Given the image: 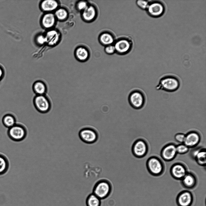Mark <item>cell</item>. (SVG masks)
<instances>
[{
    "label": "cell",
    "mask_w": 206,
    "mask_h": 206,
    "mask_svg": "<svg viewBox=\"0 0 206 206\" xmlns=\"http://www.w3.org/2000/svg\"><path fill=\"white\" fill-rule=\"evenodd\" d=\"M180 84L179 80L177 77L173 75H168L160 78L155 88L157 90L172 92L177 90Z\"/></svg>",
    "instance_id": "cell-1"
},
{
    "label": "cell",
    "mask_w": 206,
    "mask_h": 206,
    "mask_svg": "<svg viewBox=\"0 0 206 206\" xmlns=\"http://www.w3.org/2000/svg\"><path fill=\"white\" fill-rule=\"evenodd\" d=\"M112 186L110 183L105 179L98 181L95 185L93 189V193L100 199L107 198L110 194Z\"/></svg>",
    "instance_id": "cell-2"
},
{
    "label": "cell",
    "mask_w": 206,
    "mask_h": 206,
    "mask_svg": "<svg viewBox=\"0 0 206 206\" xmlns=\"http://www.w3.org/2000/svg\"><path fill=\"white\" fill-rule=\"evenodd\" d=\"M146 166L149 173L154 176H158L164 171L165 167L162 161L159 157L152 156L149 157L146 163Z\"/></svg>",
    "instance_id": "cell-3"
},
{
    "label": "cell",
    "mask_w": 206,
    "mask_h": 206,
    "mask_svg": "<svg viewBox=\"0 0 206 206\" xmlns=\"http://www.w3.org/2000/svg\"><path fill=\"white\" fill-rule=\"evenodd\" d=\"M7 133L11 140L14 141L19 142L26 138L28 131L23 125L16 123L13 126L8 128Z\"/></svg>",
    "instance_id": "cell-4"
},
{
    "label": "cell",
    "mask_w": 206,
    "mask_h": 206,
    "mask_svg": "<svg viewBox=\"0 0 206 206\" xmlns=\"http://www.w3.org/2000/svg\"><path fill=\"white\" fill-rule=\"evenodd\" d=\"M131 106L136 109H141L144 107L146 101L145 95L140 89H135L130 93L128 98Z\"/></svg>",
    "instance_id": "cell-5"
},
{
    "label": "cell",
    "mask_w": 206,
    "mask_h": 206,
    "mask_svg": "<svg viewBox=\"0 0 206 206\" xmlns=\"http://www.w3.org/2000/svg\"><path fill=\"white\" fill-rule=\"evenodd\" d=\"M78 135L82 141L88 144L95 142L98 138V134L97 131L90 127H85L81 129L79 131Z\"/></svg>",
    "instance_id": "cell-6"
},
{
    "label": "cell",
    "mask_w": 206,
    "mask_h": 206,
    "mask_svg": "<svg viewBox=\"0 0 206 206\" xmlns=\"http://www.w3.org/2000/svg\"><path fill=\"white\" fill-rule=\"evenodd\" d=\"M146 10L150 16L153 17H158L164 14L165 6L160 1H153L149 2Z\"/></svg>",
    "instance_id": "cell-7"
},
{
    "label": "cell",
    "mask_w": 206,
    "mask_h": 206,
    "mask_svg": "<svg viewBox=\"0 0 206 206\" xmlns=\"http://www.w3.org/2000/svg\"><path fill=\"white\" fill-rule=\"evenodd\" d=\"M148 150V144L146 142L142 139L136 140L133 143L132 148V152L134 156L141 158L144 157Z\"/></svg>",
    "instance_id": "cell-8"
},
{
    "label": "cell",
    "mask_w": 206,
    "mask_h": 206,
    "mask_svg": "<svg viewBox=\"0 0 206 206\" xmlns=\"http://www.w3.org/2000/svg\"><path fill=\"white\" fill-rule=\"evenodd\" d=\"M34 105L40 112L45 113L50 109L51 104L47 97L45 95H36L33 100Z\"/></svg>",
    "instance_id": "cell-9"
},
{
    "label": "cell",
    "mask_w": 206,
    "mask_h": 206,
    "mask_svg": "<svg viewBox=\"0 0 206 206\" xmlns=\"http://www.w3.org/2000/svg\"><path fill=\"white\" fill-rule=\"evenodd\" d=\"M193 201L192 193L187 190L181 192L177 195L176 199L178 206H191Z\"/></svg>",
    "instance_id": "cell-10"
},
{
    "label": "cell",
    "mask_w": 206,
    "mask_h": 206,
    "mask_svg": "<svg viewBox=\"0 0 206 206\" xmlns=\"http://www.w3.org/2000/svg\"><path fill=\"white\" fill-rule=\"evenodd\" d=\"M177 154L176 145L173 143H170L162 148L161 151V156L164 160L169 161L174 159Z\"/></svg>",
    "instance_id": "cell-11"
},
{
    "label": "cell",
    "mask_w": 206,
    "mask_h": 206,
    "mask_svg": "<svg viewBox=\"0 0 206 206\" xmlns=\"http://www.w3.org/2000/svg\"><path fill=\"white\" fill-rule=\"evenodd\" d=\"M187 168L181 163H176L171 167L170 173L172 176L175 179L181 180L187 173Z\"/></svg>",
    "instance_id": "cell-12"
},
{
    "label": "cell",
    "mask_w": 206,
    "mask_h": 206,
    "mask_svg": "<svg viewBox=\"0 0 206 206\" xmlns=\"http://www.w3.org/2000/svg\"><path fill=\"white\" fill-rule=\"evenodd\" d=\"M201 139V136L198 132L191 131L185 135L183 144L189 148L194 147L198 144Z\"/></svg>",
    "instance_id": "cell-13"
},
{
    "label": "cell",
    "mask_w": 206,
    "mask_h": 206,
    "mask_svg": "<svg viewBox=\"0 0 206 206\" xmlns=\"http://www.w3.org/2000/svg\"><path fill=\"white\" fill-rule=\"evenodd\" d=\"M206 152L205 148L198 147L195 148L191 153L192 157L195 159L197 163L202 166H206Z\"/></svg>",
    "instance_id": "cell-14"
},
{
    "label": "cell",
    "mask_w": 206,
    "mask_h": 206,
    "mask_svg": "<svg viewBox=\"0 0 206 206\" xmlns=\"http://www.w3.org/2000/svg\"><path fill=\"white\" fill-rule=\"evenodd\" d=\"M181 180L182 186L185 188L188 189L194 188L197 184L196 177L191 172H188Z\"/></svg>",
    "instance_id": "cell-15"
},
{
    "label": "cell",
    "mask_w": 206,
    "mask_h": 206,
    "mask_svg": "<svg viewBox=\"0 0 206 206\" xmlns=\"http://www.w3.org/2000/svg\"><path fill=\"white\" fill-rule=\"evenodd\" d=\"M115 50L119 53L124 54L127 52L131 47L130 42L125 39L117 41L114 46Z\"/></svg>",
    "instance_id": "cell-16"
},
{
    "label": "cell",
    "mask_w": 206,
    "mask_h": 206,
    "mask_svg": "<svg viewBox=\"0 0 206 206\" xmlns=\"http://www.w3.org/2000/svg\"><path fill=\"white\" fill-rule=\"evenodd\" d=\"M96 14V10L94 7L91 5H88L83 11L82 16L84 19L89 22L92 21L95 18Z\"/></svg>",
    "instance_id": "cell-17"
},
{
    "label": "cell",
    "mask_w": 206,
    "mask_h": 206,
    "mask_svg": "<svg viewBox=\"0 0 206 206\" xmlns=\"http://www.w3.org/2000/svg\"><path fill=\"white\" fill-rule=\"evenodd\" d=\"M33 89L36 95H45L47 91V87L44 82L37 80L34 83L33 85Z\"/></svg>",
    "instance_id": "cell-18"
},
{
    "label": "cell",
    "mask_w": 206,
    "mask_h": 206,
    "mask_svg": "<svg viewBox=\"0 0 206 206\" xmlns=\"http://www.w3.org/2000/svg\"><path fill=\"white\" fill-rule=\"evenodd\" d=\"M45 37L46 43L50 46L56 44L58 42L59 39L58 33L56 31L53 30L48 32Z\"/></svg>",
    "instance_id": "cell-19"
},
{
    "label": "cell",
    "mask_w": 206,
    "mask_h": 206,
    "mask_svg": "<svg viewBox=\"0 0 206 206\" xmlns=\"http://www.w3.org/2000/svg\"><path fill=\"white\" fill-rule=\"evenodd\" d=\"M2 123L6 128H8L17 123L16 118L13 114L8 113L5 114L2 119Z\"/></svg>",
    "instance_id": "cell-20"
},
{
    "label": "cell",
    "mask_w": 206,
    "mask_h": 206,
    "mask_svg": "<svg viewBox=\"0 0 206 206\" xmlns=\"http://www.w3.org/2000/svg\"><path fill=\"white\" fill-rule=\"evenodd\" d=\"M55 21L54 15L51 13L45 14L42 19V24L43 26L46 28H49L54 25Z\"/></svg>",
    "instance_id": "cell-21"
},
{
    "label": "cell",
    "mask_w": 206,
    "mask_h": 206,
    "mask_svg": "<svg viewBox=\"0 0 206 206\" xmlns=\"http://www.w3.org/2000/svg\"><path fill=\"white\" fill-rule=\"evenodd\" d=\"M58 6L57 2L53 0L43 1L41 4L42 9L45 11H49L55 9Z\"/></svg>",
    "instance_id": "cell-22"
},
{
    "label": "cell",
    "mask_w": 206,
    "mask_h": 206,
    "mask_svg": "<svg viewBox=\"0 0 206 206\" xmlns=\"http://www.w3.org/2000/svg\"><path fill=\"white\" fill-rule=\"evenodd\" d=\"M9 166V163L7 158L4 155L0 154V176L7 172Z\"/></svg>",
    "instance_id": "cell-23"
},
{
    "label": "cell",
    "mask_w": 206,
    "mask_h": 206,
    "mask_svg": "<svg viewBox=\"0 0 206 206\" xmlns=\"http://www.w3.org/2000/svg\"><path fill=\"white\" fill-rule=\"evenodd\" d=\"M76 55L79 61L84 62L87 60L89 55L88 50L85 48L80 47L77 49Z\"/></svg>",
    "instance_id": "cell-24"
},
{
    "label": "cell",
    "mask_w": 206,
    "mask_h": 206,
    "mask_svg": "<svg viewBox=\"0 0 206 206\" xmlns=\"http://www.w3.org/2000/svg\"><path fill=\"white\" fill-rule=\"evenodd\" d=\"M101 199L93 193L90 194L86 200L87 206H100Z\"/></svg>",
    "instance_id": "cell-25"
},
{
    "label": "cell",
    "mask_w": 206,
    "mask_h": 206,
    "mask_svg": "<svg viewBox=\"0 0 206 206\" xmlns=\"http://www.w3.org/2000/svg\"><path fill=\"white\" fill-rule=\"evenodd\" d=\"M99 39L102 44L106 46L111 45L113 43L114 40V38L112 35L106 32L101 34Z\"/></svg>",
    "instance_id": "cell-26"
},
{
    "label": "cell",
    "mask_w": 206,
    "mask_h": 206,
    "mask_svg": "<svg viewBox=\"0 0 206 206\" xmlns=\"http://www.w3.org/2000/svg\"><path fill=\"white\" fill-rule=\"evenodd\" d=\"M68 13L64 9L60 8L57 10L55 13V15L57 18L60 20L65 19L67 16Z\"/></svg>",
    "instance_id": "cell-27"
},
{
    "label": "cell",
    "mask_w": 206,
    "mask_h": 206,
    "mask_svg": "<svg viewBox=\"0 0 206 206\" xmlns=\"http://www.w3.org/2000/svg\"><path fill=\"white\" fill-rule=\"evenodd\" d=\"M189 148L183 143L176 146V149L177 154H184L187 153Z\"/></svg>",
    "instance_id": "cell-28"
},
{
    "label": "cell",
    "mask_w": 206,
    "mask_h": 206,
    "mask_svg": "<svg viewBox=\"0 0 206 206\" xmlns=\"http://www.w3.org/2000/svg\"><path fill=\"white\" fill-rule=\"evenodd\" d=\"M185 135L182 133L176 134L174 137L175 140L178 142L181 143H183Z\"/></svg>",
    "instance_id": "cell-29"
},
{
    "label": "cell",
    "mask_w": 206,
    "mask_h": 206,
    "mask_svg": "<svg viewBox=\"0 0 206 206\" xmlns=\"http://www.w3.org/2000/svg\"><path fill=\"white\" fill-rule=\"evenodd\" d=\"M148 3L147 1L141 0H138L136 2V4L138 6L143 9H146Z\"/></svg>",
    "instance_id": "cell-30"
},
{
    "label": "cell",
    "mask_w": 206,
    "mask_h": 206,
    "mask_svg": "<svg viewBox=\"0 0 206 206\" xmlns=\"http://www.w3.org/2000/svg\"><path fill=\"white\" fill-rule=\"evenodd\" d=\"M105 52L108 54H112L116 51L114 46L111 45L107 46L105 49Z\"/></svg>",
    "instance_id": "cell-31"
},
{
    "label": "cell",
    "mask_w": 206,
    "mask_h": 206,
    "mask_svg": "<svg viewBox=\"0 0 206 206\" xmlns=\"http://www.w3.org/2000/svg\"><path fill=\"white\" fill-rule=\"evenodd\" d=\"M87 3L84 1L79 2L78 4L77 7L80 10H84L88 6Z\"/></svg>",
    "instance_id": "cell-32"
},
{
    "label": "cell",
    "mask_w": 206,
    "mask_h": 206,
    "mask_svg": "<svg viewBox=\"0 0 206 206\" xmlns=\"http://www.w3.org/2000/svg\"><path fill=\"white\" fill-rule=\"evenodd\" d=\"M37 42L40 44H43L46 43V39L44 36L42 35L39 36L37 38Z\"/></svg>",
    "instance_id": "cell-33"
},
{
    "label": "cell",
    "mask_w": 206,
    "mask_h": 206,
    "mask_svg": "<svg viewBox=\"0 0 206 206\" xmlns=\"http://www.w3.org/2000/svg\"><path fill=\"white\" fill-rule=\"evenodd\" d=\"M5 71L4 68L0 65V81L3 79L5 75Z\"/></svg>",
    "instance_id": "cell-34"
}]
</instances>
